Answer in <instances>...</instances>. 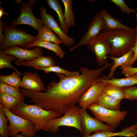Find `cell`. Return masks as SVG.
I'll list each match as a JSON object with an SVG mask.
<instances>
[{
	"label": "cell",
	"instance_id": "ba28073f",
	"mask_svg": "<svg viewBox=\"0 0 137 137\" xmlns=\"http://www.w3.org/2000/svg\"><path fill=\"white\" fill-rule=\"evenodd\" d=\"M88 109L91 111L95 118L116 128L119 126L127 114L126 111L111 110L95 103L90 106Z\"/></svg>",
	"mask_w": 137,
	"mask_h": 137
},
{
	"label": "cell",
	"instance_id": "7402d4cb",
	"mask_svg": "<svg viewBox=\"0 0 137 137\" xmlns=\"http://www.w3.org/2000/svg\"><path fill=\"white\" fill-rule=\"evenodd\" d=\"M102 80L106 83H110L121 88L133 86L137 84V73L125 78H109L104 77Z\"/></svg>",
	"mask_w": 137,
	"mask_h": 137
},
{
	"label": "cell",
	"instance_id": "9a60e30c",
	"mask_svg": "<svg viewBox=\"0 0 137 137\" xmlns=\"http://www.w3.org/2000/svg\"><path fill=\"white\" fill-rule=\"evenodd\" d=\"M21 87L23 89L37 91H45L44 83L36 73L27 71L23 74Z\"/></svg>",
	"mask_w": 137,
	"mask_h": 137
},
{
	"label": "cell",
	"instance_id": "cb8c5ba5",
	"mask_svg": "<svg viewBox=\"0 0 137 137\" xmlns=\"http://www.w3.org/2000/svg\"><path fill=\"white\" fill-rule=\"evenodd\" d=\"M46 1L49 7L57 14L60 21V26L65 34L68 35L69 29L65 24L64 13L59 2L57 0H46Z\"/></svg>",
	"mask_w": 137,
	"mask_h": 137
},
{
	"label": "cell",
	"instance_id": "4dcf8cb0",
	"mask_svg": "<svg viewBox=\"0 0 137 137\" xmlns=\"http://www.w3.org/2000/svg\"><path fill=\"white\" fill-rule=\"evenodd\" d=\"M0 102L5 108L10 111L21 102L13 96L2 93H0Z\"/></svg>",
	"mask_w": 137,
	"mask_h": 137
},
{
	"label": "cell",
	"instance_id": "ab89813d",
	"mask_svg": "<svg viewBox=\"0 0 137 137\" xmlns=\"http://www.w3.org/2000/svg\"><path fill=\"white\" fill-rule=\"evenodd\" d=\"M15 2L18 4L22 3L23 2L22 0H15Z\"/></svg>",
	"mask_w": 137,
	"mask_h": 137
},
{
	"label": "cell",
	"instance_id": "2e32d148",
	"mask_svg": "<svg viewBox=\"0 0 137 137\" xmlns=\"http://www.w3.org/2000/svg\"><path fill=\"white\" fill-rule=\"evenodd\" d=\"M100 12L104 21V30L120 29L135 32V28H131L123 24L105 9H101Z\"/></svg>",
	"mask_w": 137,
	"mask_h": 137
},
{
	"label": "cell",
	"instance_id": "9c48e42d",
	"mask_svg": "<svg viewBox=\"0 0 137 137\" xmlns=\"http://www.w3.org/2000/svg\"><path fill=\"white\" fill-rule=\"evenodd\" d=\"M88 48L95 54V60L98 66L102 65L107 62V56L111 52L105 35L101 32L87 44Z\"/></svg>",
	"mask_w": 137,
	"mask_h": 137
},
{
	"label": "cell",
	"instance_id": "d4e9b609",
	"mask_svg": "<svg viewBox=\"0 0 137 137\" xmlns=\"http://www.w3.org/2000/svg\"><path fill=\"white\" fill-rule=\"evenodd\" d=\"M64 7V23L67 28L75 25V17L72 9V0H61Z\"/></svg>",
	"mask_w": 137,
	"mask_h": 137
},
{
	"label": "cell",
	"instance_id": "7c38bea8",
	"mask_svg": "<svg viewBox=\"0 0 137 137\" xmlns=\"http://www.w3.org/2000/svg\"><path fill=\"white\" fill-rule=\"evenodd\" d=\"M104 30V21L99 11L96 13L94 15L86 33L78 43L70 49L69 51H72L80 46L87 45Z\"/></svg>",
	"mask_w": 137,
	"mask_h": 137
},
{
	"label": "cell",
	"instance_id": "836d02e7",
	"mask_svg": "<svg viewBox=\"0 0 137 137\" xmlns=\"http://www.w3.org/2000/svg\"><path fill=\"white\" fill-rule=\"evenodd\" d=\"M111 1L120 9L122 13H125L129 15L131 13H135L136 10L128 7L123 0H111Z\"/></svg>",
	"mask_w": 137,
	"mask_h": 137
},
{
	"label": "cell",
	"instance_id": "e0dca14e",
	"mask_svg": "<svg viewBox=\"0 0 137 137\" xmlns=\"http://www.w3.org/2000/svg\"><path fill=\"white\" fill-rule=\"evenodd\" d=\"M17 65L27 66L35 68L36 67L44 68L55 65L56 63L51 57L41 56L29 61H14Z\"/></svg>",
	"mask_w": 137,
	"mask_h": 137
},
{
	"label": "cell",
	"instance_id": "74e56055",
	"mask_svg": "<svg viewBox=\"0 0 137 137\" xmlns=\"http://www.w3.org/2000/svg\"><path fill=\"white\" fill-rule=\"evenodd\" d=\"M4 15L8 16L9 14L8 12H6L4 9L2 7H0V19Z\"/></svg>",
	"mask_w": 137,
	"mask_h": 137
},
{
	"label": "cell",
	"instance_id": "ffe728a7",
	"mask_svg": "<svg viewBox=\"0 0 137 137\" xmlns=\"http://www.w3.org/2000/svg\"><path fill=\"white\" fill-rule=\"evenodd\" d=\"M36 47H43L51 50L61 58H63L65 55V53L59 45L37 40L28 45L25 49H28Z\"/></svg>",
	"mask_w": 137,
	"mask_h": 137
},
{
	"label": "cell",
	"instance_id": "60d3db41",
	"mask_svg": "<svg viewBox=\"0 0 137 137\" xmlns=\"http://www.w3.org/2000/svg\"><path fill=\"white\" fill-rule=\"evenodd\" d=\"M136 18L137 19V7L136 9Z\"/></svg>",
	"mask_w": 137,
	"mask_h": 137
},
{
	"label": "cell",
	"instance_id": "5bb4252c",
	"mask_svg": "<svg viewBox=\"0 0 137 137\" xmlns=\"http://www.w3.org/2000/svg\"><path fill=\"white\" fill-rule=\"evenodd\" d=\"M106 83L102 79L101 81L91 86L80 100L78 103L79 106L84 110H86L90 105L95 103Z\"/></svg>",
	"mask_w": 137,
	"mask_h": 137
},
{
	"label": "cell",
	"instance_id": "8992f818",
	"mask_svg": "<svg viewBox=\"0 0 137 137\" xmlns=\"http://www.w3.org/2000/svg\"><path fill=\"white\" fill-rule=\"evenodd\" d=\"M36 0H29L27 2L23 1L19 8L20 14L11 22V25L16 26L26 24L30 26L38 32L44 25L41 19L35 16L32 8L35 5Z\"/></svg>",
	"mask_w": 137,
	"mask_h": 137
},
{
	"label": "cell",
	"instance_id": "7bdbcfd3",
	"mask_svg": "<svg viewBox=\"0 0 137 137\" xmlns=\"http://www.w3.org/2000/svg\"><path fill=\"white\" fill-rule=\"evenodd\" d=\"M136 124H137V123H136Z\"/></svg>",
	"mask_w": 137,
	"mask_h": 137
},
{
	"label": "cell",
	"instance_id": "44dd1931",
	"mask_svg": "<svg viewBox=\"0 0 137 137\" xmlns=\"http://www.w3.org/2000/svg\"><path fill=\"white\" fill-rule=\"evenodd\" d=\"M121 101L102 92L95 103L105 108L116 110H120Z\"/></svg>",
	"mask_w": 137,
	"mask_h": 137
},
{
	"label": "cell",
	"instance_id": "484cf974",
	"mask_svg": "<svg viewBox=\"0 0 137 137\" xmlns=\"http://www.w3.org/2000/svg\"><path fill=\"white\" fill-rule=\"evenodd\" d=\"M102 92L115 99L121 101L125 98V94L123 88L110 83H107Z\"/></svg>",
	"mask_w": 137,
	"mask_h": 137
},
{
	"label": "cell",
	"instance_id": "1f68e13d",
	"mask_svg": "<svg viewBox=\"0 0 137 137\" xmlns=\"http://www.w3.org/2000/svg\"><path fill=\"white\" fill-rule=\"evenodd\" d=\"M9 121L8 118L5 116L3 106L0 104V135L1 137H8V126Z\"/></svg>",
	"mask_w": 137,
	"mask_h": 137
},
{
	"label": "cell",
	"instance_id": "7a4b0ae2",
	"mask_svg": "<svg viewBox=\"0 0 137 137\" xmlns=\"http://www.w3.org/2000/svg\"><path fill=\"white\" fill-rule=\"evenodd\" d=\"M14 114L33 123L36 132L40 130L49 132L47 122L62 115L57 112L45 110L35 104L21 102L10 110Z\"/></svg>",
	"mask_w": 137,
	"mask_h": 137
},
{
	"label": "cell",
	"instance_id": "4316f807",
	"mask_svg": "<svg viewBox=\"0 0 137 137\" xmlns=\"http://www.w3.org/2000/svg\"><path fill=\"white\" fill-rule=\"evenodd\" d=\"M21 90L20 88H16L3 82H0V93L10 95L21 102H24L25 96L20 92Z\"/></svg>",
	"mask_w": 137,
	"mask_h": 137
},
{
	"label": "cell",
	"instance_id": "603a6c76",
	"mask_svg": "<svg viewBox=\"0 0 137 137\" xmlns=\"http://www.w3.org/2000/svg\"><path fill=\"white\" fill-rule=\"evenodd\" d=\"M39 40L49 42L59 45L62 43L57 35L47 25L44 24L36 36Z\"/></svg>",
	"mask_w": 137,
	"mask_h": 137
},
{
	"label": "cell",
	"instance_id": "d6a6232c",
	"mask_svg": "<svg viewBox=\"0 0 137 137\" xmlns=\"http://www.w3.org/2000/svg\"><path fill=\"white\" fill-rule=\"evenodd\" d=\"M125 99L131 100H137V85L123 88Z\"/></svg>",
	"mask_w": 137,
	"mask_h": 137
},
{
	"label": "cell",
	"instance_id": "4fadbf2b",
	"mask_svg": "<svg viewBox=\"0 0 137 137\" xmlns=\"http://www.w3.org/2000/svg\"><path fill=\"white\" fill-rule=\"evenodd\" d=\"M0 53L8 54L13 56L20 60L29 61L43 56L44 52L41 47H36L29 50L18 46L9 47Z\"/></svg>",
	"mask_w": 137,
	"mask_h": 137
},
{
	"label": "cell",
	"instance_id": "d590c367",
	"mask_svg": "<svg viewBox=\"0 0 137 137\" xmlns=\"http://www.w3.org/2000/svg\"><path fill=\"white\" fill-rule=\"evenodd\" d=\"M135 43L131 49L133 52V55L128 66H132L133 64L137 60V26L135 28Z\"/></svg>",
	"mask_w": 137,
	"mask_h": 137
},
{
	"label": "cell",
	"instance_id": "b9f144b4",
	"mask_svg": "<svg viewBox=\"0 0 137 137\" xmlns=\"http://www.w3.org/2000/svg\"><path fill=\"white\" fill-rule=\"evenodd\" d=\"M0 137H1V136H0Z\"/></svg>",
	"mask_w": 137,
	"mask_h": 137
},
{
	"label": "cell",
	"instance_id": "f1b7e54d",
	"mask_svg": "<svg viewBox=\"0 0 137 137\" xmlns=\"http://www.w3.org/2000/svg\"><path fill=\"white\" fill-rule=\"evenodd\" d=\"M35 68L37 70H41L46 73L53 72L64 75L68 77L80 75L79 72L77 71H70L63 69L58 66H54L50 67L44 68L36 67Z\"/></svg>",
	"mask_w": 137,
	"mask_h": 137
},
{
	"label": "cell",
	"instance_id": "8d00e7d4",
	"mask_svg": "<svg viewBox=\"0 0 137 137\" xmlns=\"http://www.w3.org/2000/svg\"><path fill=\"white\" fill-rule=\"evenodd\" d=\"M4 23L2 18L0 19V44L4 41L5 38V36L2 30V26Z\"/></svg>",
	"mask_w": 137,
	"mask_h": 137
},
{
	"label": "cell",
	"instance_id": "83f0119b",
	"mask_svg": "<svg viewBox=\"0 0 137 137\" xmlns=\"http://www.w3.org/2000/svg\"><path fill=\"white\" fill-rule=\"evenodd\" d=\"M21 80L20 75L15 71L9 75H0V82L17 88H20Z\"/></svg>",
	"mask_w": 137,
	"mask_h": 137
},
{
	"label": "cell",
	"instance_id": "5b68a950",
	"mask_svg": "<svg viewBox=\"0 0 137 137\" xmlns=\"http://www.w3.org/2000/svg\"><path fill=\"white\" fill-rule=\"evenodd\" d=\"M83 110L76 105L68 110L61 117L49 120L47 122L49 132L52 133L58 132L61 126L71 127L78 129L82 133L81 124Z\"/></svg>",
	"mask_w": 137,
	"mask_h": 137
},
{
	"label": "cell",
	"instance_id": "277c9868",
	"mask_svg": "<svg viewBox=\"0 0 137 137\" xmlns=\"http://www.w3.org/2000/svg\"><path fill=\"white\" fill-rule=\"evenodd\" d=\"M2 30L5 38L0 44V51L15 46L25 48L29 44L37 40L36 36L28 33L27 30L16 26H9L6 22L3 24Z\"/></svg>",
	"mask_w": 137,
	"mask_h": 137
},
{
	"label": "cell",
	"instance_id": "3957f363",
	"mask_svg": "<svg viewBox=\"0 0 137 137\" xmlns=\"http://www.w3.org/2000/svg\"><path fill=\"white\" fill-rule=\"evenodd\" d=\"M103 32L110 47L111 56L118 57L126 54L131 49L135 41V32L117 29L105 30Z\"/></svg>",
	"mask_w": 137,
	"mask_h": 137
},
{
	"label": "cell",
	"instance_id": "52a82bcc",
	"mask_svg": "<svg viewBox=\"0 0 137 137\" xmlns=\"http://www.w3.org/2000/svg\"><path fill=\"white\" fill-rule=\"evenodd\" d=\"M4 113L9 122L8 125L9 136L21 132L25 137H34L36 135L35 126L32 122L13 114L3 106Z\"/></svg>",
	"mask_w": 137,
	"mask_h": 137
},
{
	"label": "cell",
	"instance_id": "d6986e66",
	"mask_svg": "<svg viewBox=\"0 0 137 137\" xmlns=\"http://www.w3.org/2000/svg\"><path fill=\"white\" fill-rule=\"evenodd\" d=\"M133 55V52L131 49L127 53L123 55L118 57L110 56L109 59L113 61V64L111 67L110 72L108 75L109 78H113L114 72L117 68L119 66L123 65L128 66Z\"/></svg>",
	"mask_w": 137,
	"mask_h": 137
},
{
	"label": "cell",
	"instance_id": "30bf717a",
	"mask_svg": "<svg viewBox=\"0 0 137 137\" xmlns=\"http://www.w3.org/2000/svg\"><path fill=\"white\" fill-rule=\"evenodd\" d=\"M39 13L40 19L44 24L58 36L63 44L66 46H70L74 44L75 40L73 37H70L65 34L53 16L47 13V9L45 7H41Z\"/></svg>",
	"mask_w": 137,
	"mask_h": 137
},
{
	"label": "cell",
	"instance_id": "f35d334b",
	"mask_svg": "<svg viewBox=\"0 0 137 137\" xmlns=\"http://www.w3.org/2000/svg\"><path fill=\"white\" fill-rule=\"evenodd\" d=\"M10 137H25L22 134L18 133Z\"/></svg>",
	"mask_w": 137,
	"mask_h": 137
},
{
	"label": "cell",
	"instance_id": "f546056e",
	"mask_svg": "<svg viewBox=\"0 0 137 137\" xmlns=\"http://www.w3.org/2000/svg\"><path fill=\"white\" fill-rule=\"evenodd\" d=\"M18 59L17 58L12 55L6 53H0V70L5 68H9L13 69L20 75L22 74L16 69L12 64L11 62Z\"/></svg>",
	"mask_w": 137,
	"mask_h": 137
},
{
	"label": "cell",
	"instance_id": "8fae6325",
	"mask_svg": "<svg viewBox=\"0 0 137 137\" xmlns=\"http://www.w3.org/2000/svg\"><path fill=\"white\" fill-rule=\"evenodd\" d=\"M82 137L90 135L93 132L106 131L114 132L116 128L103 123L91 116L86 111L83 110L81 124Z\"/></svg>",
	"mask_w": 137,
	"mask_h": 137
},
{
	"label": "cell",
	"instance_id": "ac0fdd59",
	"mask_svg": "<svg viewBox=\"0 0 137 137\" xmlns=\"http://www.w3.org/2000/svg\"><path fill=\"white\" fill-rule=\"evenodd\" d=\"M136 135L137 125L136 124L123 129L121 132H114L106 131H98L94 132L92 134L85 137H112L115 136L137 137Z\"/></svg>",
	"mask_w": 137,
	"mask_h": 137
},
{
	"label": "cell",
	"instance_id": "6da1fadb",
	"mask_svg": "<svg viewBox=\"0 0 137 137\" xmlns=\"http://www.w3.org/2000/svg\"><path fill=\"white\" fill-rule=\"evenodd\" d=\"M111 64L107 62L102 67L91 70L82 67L79 75L68 77L56 73L57 82H50L45 91L22 89L21 93L33 103L45 110L65 114L77 105L84 93L94 84L102 81L103 71Z\"/></svg>",
	"mask_w": 137,
	"mask_h": 137
},
{
	"label": "cell",
	"instance_id": "e575fe53",
	"mask_svg": "<svg viewBox=\"0 0 137 137\" xmlns=\"http://www.w3.org/2000/svg\"><path fill=\"white\" fill-rule=\"evenodd\" d=\"M121 69L122 74L127 77L137 73V67L132 66H126L122 65L119 67Z\"/></svg>",
	"mask_w": 137,
	"mask_h": 137
}]
</instances>
